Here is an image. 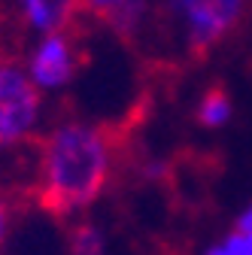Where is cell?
<instances>
[{"label": "cell", "instance_id": "1", "mask_svg": "<svg viewBox=\"0 0 252 255\" xmlns=\"http://www.w3.org/2000/svg\"><path fill=\"white\" fill-rule=\"evenodd\" d=\"M116 173V137L82 119L58 122L40 143L34 198L58 216L73 219L94 207Z\"/></svg>", "mask_w": 252, "mask_h": 255}, {"label": "cell", "instance_id": "2", "mask_svg": "<svg viewBox=\"0 0 252 255\" xmlns=\"http://www.w3.org/2000/svg\"><path fill=\"white\" fill-rule=\"evenodd\" d=\"M43 122V91L30 82L24 64L0 58V143L18 149Z\"/></svg>", "mask_w": 252, "mask_h": 255}, {"label": "cell", "instance_id": "3", "mask_svg": "<svg viewBox=\"0 0 252 255\" xmlns=\"http://www.w3.org/2000/svg\"><path fill=\"white\" fill-rule=\"evenodd\" d=\"M192 55H210L246 15V0H164Z\"/></svg>", "mask_w": 252, "mask_h": 255}, {"label": "cell", "instance_id": "4", "mask_svg": "<svg viewBox=\"0 0 252 255\" xmlns=\"http://www.w3.org/2000/svg\"><path fill=\"white\" fill-rule=\"evenodd\" d=\"M24 70L43 94L67 88L79 70V52H76V40L70 37V30L37 37V43L30 46L24 58Z\"/></svg>", "mask_w": 252, "mask_h": 255}, {"label": "cell", "instance_id": "5", "mask_svg": "<svg viewBox=\"0 0 252 255\" xmlns=\"http://www.w3.org/2000/svg\"><path fill=\"white\" fill-rule=\"evenodd\" d=\"M6 6L15 12L21 27L34 37L70 30V24L82 12L79 0H6Z\"/></svg>", "mask_w": 252, "mask_h": 255}, {"label": "cell", "instance_id": "6", "mask_svg": "<svg viewBox=\"0 0 252 255\" xmlns=\"http://www.w3.org/2000/svg\"><path fill=\"white\" fill-rule=\"evenodd\" d=\"M231 116H234V101L222 85H210L195 104V122L201 128H207V131L225 128L231 122Z\"/></svg>", "mask_w": 252, "mask_h": 255}, {"label": "cell", "instance_id": "7", "mask_svg": "<svg viewBox=\"0 0 252 255\" xmlns=\"http://www.w3.org/2000/svg\"><path fill=\"white\" fill-rule=\"evenodd\" d=\"M146 18H149V0H128V3H122L116 12H110L104 18V24L113 30L116 37L134 40L146 27Z\"/></svg>", "mask_w": 252, "mask_h": 255}, {"label": "cell", "instance_id": "8", "mask_svg": "<svg viewBox=\"0 0 252 255\" xmlns=\"http://www.w3.org/2000/svg\"><path fill=\"white\" fill-rule=\"evenodd\" d=\"M67 255H107V237L94 222H73L67 234Z\"/></svg>", "mask_w": 252, "mask_h": 255}, {"label": "cell", "instance_id": "9", "mask_svg": "<svg viewBox=\"0 0 252 255\" xmlns=\"http://www.w3.org/2000/svg\"><path fill=\"white\" fill-rule=\"evenodd\" d=\"M12 216H15V201L0 188V252H3L6 240H9V231H12Z\"/></svg>", "mask_w": 252, "mask_h": 255}, {"label": "cell", "instance_id": "10", "mask_svg": "<svg viewBox=\"0 0 252 255\" xmlns=\"http://www.w3.org/2000/svg\"><path fill=\"white\" fill-rule=\"evenodd\" d=\"M122 3H128V0H79V9L104 21V18H107L110 12H116Z\"/></svg>", "mask_w": 252, "mask_h": 255}, {"label": "cell", "instance_id": "11", "mask_svg": "<svg viewBox=\"0 0 252 255\" xmlns=\"http://www.w3.org/2000/svg\"><path fill=\"white\" fill-rule=\"evenodd\" d=\"M234 255H252V234H243V231H231L225 240H222Z\"/></svg>", "mask_w": 252, "mask_h": 255}, {"label": "cell", "instance_id": "12", "mask_svg": "<svg viewBox=\"0 0 252 255\" xmlns=\"http://www.w3.org/2000/svg\"><path fill=\"white\" fill-rule=\"evenodd\" d=\"M234 231H243V234H252V204L234 219Z\"/></svg>", "mask_w": 252, "mask_h": 255}, {"label": "cell", "instance_id": "13", "mask_svg": "<svg viewBox=\"0 0 252 255\" xmlns=\"http://www.w3.org/2000/svg\"><path fill=\"white\" fill-rule=\"evenodd\" d=\"M204 255H234V252H231V249H228V246H225L222 240H219V243H213V246H210V249H207Z\"/></svg>", "mask_w": 252, "mask_h": 255}, {"label": "cell", "instance_id": "14", "mask_svg": "<svg viewBox=\"0 0 252 255\" xmlns=\"http://www.w3.org/2000/svg\"><path fill=\"white\" fill-rule=\"evenodd\" d=\"M3 152H6V149H3V143H0V155H3Z\"/></svg>", "mask_w": 252, "mask_h": 255}]
</instances>
